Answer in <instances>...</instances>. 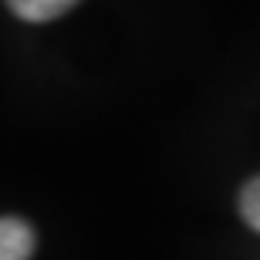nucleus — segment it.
Here are the masks:
<instances>
[{
    "label": "nucleus",
    "mask_w": 260,
    "mask_h": 260,
    "mask_svg": "<svg viewBox=\"0 0 260 260\" xmlns=\"http://www.w3.org/2000/svg\"><path fill=\"white\" fill-rule=\"evenodd\" d=\"M240 213H243V220H247V226H253V230L260 233V176L243 186V193H240Z\"/></svg>",
    "instance_id": "obj_3"
},
{
    "label": "nucleus",
    "mask_w": 260,
    "mask_h": 260,
    "mask_svg": "<svg viewBox=\"0 0 260 260\" xmlns=\"http://www.w3.org/2000/svg\"><path fill=\"white\" fill-rule=\"evenodd\" d=\"M38 247V237L30 223L17 216H0V260H30Z\"/></svg>",
    "instance_id": "obj_1"
},
{
    "label": "nucleus",
    "mask_w": 260,
    "mask_h": 260,
    "mask_svg": "<svg viewBox=\"0 0 260 260\" xmlns=\"http://www.w3.org/2000/svg\"><path fill=\"white\" fill-rule=\"evenodd\" d=\"M10 10L17 17L30 20V24H41V20H54L61 17L64 10H71L78 0H7Z\"/></svg>",
    "instance_id": "obj_2"
}]
</instances>
